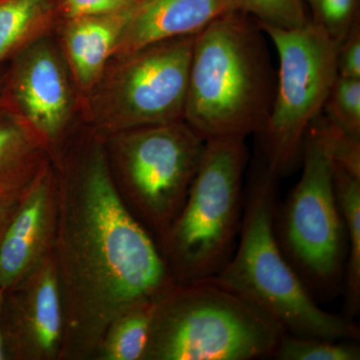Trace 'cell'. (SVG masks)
Instances as JSON below:
<instances>
[{
    "label": "cell",
    "instance_id": "cell-6",
    "mask_svg": "<svg viewBox=\"0 0 360 360\" xmlns=\"http://www.w3.org/2000/svg\"><path fill=\"white\" fill-rule=\"evenodd\" d=\"M302 176L277 205L279 248L317 302L343 293L347 233L336 200L328 125L319 116L305 136Z\"/></svg>",
    "mask_w": 360,
    "mask_h": 360
},
{
    "label": "cell",
    "instance_id": "cell-21",
    "mask_svg": "<svg viewBox=\"0 0 360 360\" xmlns=\"http://www.w3.org/2000/svg\"><path fill=\"white\" fill-rule=\"evenodd\" d=\"M234 11L248 14L258 25L283 30L303 27L310 22L303 0H231Z\"/></svg>",
    "mask_w": 360,
    "mask_h": 360
},
{
    "label": "cell",
    "instance_id": "cell-18",
    "mask_svg": "<svg viewBox=\"0 0 360 360\" xmlns=\"http://www.w3.org/2000/svg\"><path fill=\"white\" fill-rule=\"evenodd\" d=\"M156 300V302H158ZM156 302L137 305L115 319L106 331L104 359L136 360L143 359L150 336Z\"/></svg>",
    "mask_w": 360,
    "mask_h": 360
},
{
    "label": "cell",
    "instance_id": "cell-7",
    "mask_svg": "<svg viewBox=\"0 0 360 360\" xmlns=\"http://www.w3.org/2000/svg\"><path fill=\"white\" fill-rule=\"evenodd\" d=\"M259 25L278 56L276 94L262 137L260 158L277 177L302 163L305 136L321 116L338 77V45L310 21L295 30Z\"/></svg>",
    "mask_w": 360,
    "mask_h": 360
},
{
    "label": "cell",
    "instance_id": "cell-14",
    "mask_svg": "<svg viewBox=\"0 0 360 360\" xmlns=\"http://www.w3.org/2000/svg\"><path fill=\"white\" fill-rule=\"evenodd\" d=\"M131 9L108 15L59 21V49L79 103L98 84L115 56Z\"/></svg>",
    "mask_w": 360,
    "mask_h": 360
},
{
    "label": "cell",
    "instance_id": "cell-22",
    "mask_svg": "<svg viewBox=\"0 0 360 360\" xmlns=\"http://www.w3.org/2000/svg\"><path fill=\"white\" fill-rule=\"evenodd\" d=\"M309 4L310 21L336 44L359 20V0H305Z\"/></svg>",
    "mask_w": 360,
    "mask_h": 360
},
{
    "label": "cell",
    "instance_id": "cell-12",
    "mask_svg": "<svg viewBox=\"0 0 360 360\" xmlns=\"http://www.w3.org/2000/svg\"><path fill=\"white\" fill-rule=\"evenodd\" d=\"M25 283V290L14 300L13 321L6 324L2 335L21 354L52 356L63 328V298L54 262L40 265Z\"/></svg>",
    "mask_w": 360,
    "mask_h": 360
},
{
    "label": "cell",
    "instance_id": "cell-8",
    "mask_svg": "<svg viewBox=\"0 0 360 360\" xmlns=\"http://www.w3.org/2000/svg\"><path fill=\"white\" fill-rule=\"evenodd\" d=\"M195 35L111 59L98 84L79 103L90 124L115 135L184 120Z\"/></svg>",
    "mask_w": 360,
    "mask_h": 360
},
{
    "label": "cell",
    "instance_id": "cell-13",
    "mask_svg": "<svg viewBox=\"0 0 360 360\" xmlns=\"http://www.w3.org/2000/svg\"><path fill=\"white\" fill-rule=\"evenodd\" d=\"M229 11H236L231 0H139L113 58L165 40L198 34Z\"/></svg>",
    "mask_w": 360,
    "mask_h": 360
},
{
    "label": "cell",
    "instance_id": "cell-25",
    "mask_svg": "<svg viewBox=\"0 0 360 360\" xmlns=\"http://www.w3.org/2000/svg\"><path fill=\"white\" fill-rule=\"evenodd\" d=\"M336 68L338 77L360 78V18L338 44Z\"/></svg>",
    "mask_w": 360,
    "mask_h": 360
},
{
    "label": "cell",
    "instance_id": "cell-11",
    "mask_svg": "<svg viewBox=\"0 0 360 360\" xmlns=\"http://www.w3.org/2000/svg\"><path fill=\"white\" fill-rule=\"evenodd\" d=\"M53 177L41 165L28 182L0 240V290L25 281L41 257L51 224Z\"/></svg>",
    "mask_w": 360,
    "mask_h": 360
},
{
    "label": "cell",
    "instance_id": "cell-20",
    "mask_svg": "<svg viewBox=\"0 0 360 360\" xmlns=\"http://www.w3.org/2000/svg\"><path fill=\"white\" fill-rule=\"evenodd\" d=\"M322 112L341 131L360 139V78L338 75Z\"/></svg>",
    "mask_w": 360,
    "mask_h": 360
},
{
    "label": "cell",
    "instance_id": "cell-3",
    "mask_svg": "<svg viewBox=\"0 0 360 360\" xmlns=\"http://www.w3.org/2000/svg\"><path fill=\"white\" fill-rule=\"evenodd\" d=\"M278 179L262 158L255 163L245 188L238 245L227 264L208 279L245 298L285 333L359 340L356 323L322 309L279 248L274 231Z\"/></svg>",
    "mask_w": 360,
    "mask_h": 360
},
{
    "label": "cell",
    "instance_id": "cell-2",
    "mask_svg": "<svg viewBox=\"0 0 360 360\" xmlns=\"http://www.w3.org/2000/svg\"><path fill=\"white\" fill-rule=\"evenodd\" d=\"M276 85L264 32L229 11L195 35L184 120L205 141L260 134Z\"/></svg>",
    "mask_w": 360,
    "mask_h": 360
},
{
    "label": "cell",
    "instance_id": "cell-27",
    "mask_svg": "<svg viewBox=\"0 0 360 360\" xmlns=\"http://www.w3.org/2000/svg\"><path fill=\"white\" fill-rule=\"evenodd\" d=\"M4 291L0 290V360L4 359V356H6V354H4V335H2V328H1V314H2V307H4Z\"/></svg>",
    "mask_w": 360,
    "mask_h": 360
},
{
    "label": "cell",
    "instance_id": "cell-4",
    "mask_svg": "<svg viewBox=\"0 0 360 360\" xmlns=\"http://www.w3.org/2000/svg\"><path fill=\"white\" fill-rule=\"evenodd\" d=\"M283 328L210 279L174 284L155 303L144 359H272Z\"/></svg>",
    "mask_w": 360,
    "mask_h": 360
},
{
    "label": "cell",
    "instance_id": "cell-10",
    "mask_svg": "<svg viewBox=\"0 0 360 360\" xmlns=\"http://www.w3.org/2000/svg\"><path fill=\"white\" fill-rule=\"evenodd\" d=\"M11 104L45 146L65 134L79 103L60 49L51 35L16 54Z\"/></svg>",
    "mask_w": 360,
    "mask_h": 360
},
{
    "label": "cell",
    "instance_id": "cell-15",
    "mask_svg": "<svg viewBox=\"0 0 360 360\" xmlns=\"http://www.w3.org/2000/svg\"><path fill=\"white\" fill-rule=\"evenodd\" d=\"M44 148L11 103L0 108V191L25 187L42 165Z\"/></svg>",
    "mask_w": 360,
    "mask_h": 360
},
{
    "label": "cell",
    "instance_id": "cell-16",
    "mask_svg": "<svg viewBox=\"0 0 360 360\" xmlns=\"http://www.w3.org/2000/svg\"><path fill=\"white\" fill-rule=\"evenodd\" d=\"M58 22L56 0H0V61L49 37Z\"/></svg>",
    "mask_w": 360,
    "mask_h": 360
},
{
    "label": "cell",
    "instance_id": "cell-17",
    "mask_svg": "<svg viewBox=\"0 0 360 360\" xmlns=\"http://www.w3.org/2000/svg\"><path fill=\"white\" fill-rule=\"evenodd\" d=\"M333 184L347 241L343 281L345 316L354 319L360 310V176L333 163Z\"/></svg>",
    "mask_w": 360,
    "mask_h": 360
},
{
    "label": "cell",
    "instance_id": "cell-9",
    "mask_svg": "<svg viewBox=\"0 0 360 360\" xmlns=\"http://www.w3.org/2000/svg\"><path fill=\"white\" fill-rule=\"evenodd\" d=\"M115 136L127 193L144 220L163 236L186 200L206 141L184 120Z\"/></svg>",
    "mask_w": 360,
    "mask_h": 360
},
{
    "label": "cell",
    "instance_id": "cell-5",
    "mask_svg": "<svg viewBox=\"0 0 360 360\" xmlns=\"http://www.w3.org/2000/svg\"><path fill=\"white\" fill-rule=\"evenodd\" d=\"M248 162L245 139L206 141L186 200L162 236V257L175 284L210 278L231 259L243 217Z\"/></svg>",
    "mask_w": 360,
    "mask_h": 360
},
{
    "label": "cell",
    "instance_id": "cell-19",
    "mask_svg": "<svg viewBox=\"0 0 360 360\" xmlns=\"http://www.w3.org/2000/svg\"><path fill=\"white\" fill-rule=\"evenodd\" d=\"M272 359L277 360H359L360 347L354 340L297 336L284 333Z\"/></svg>",
    "mask_w": 360,
    "mask_h": 360
},
{
    "label": "cell",
    "instance_id": "cell-24",
    "mask_svg": "<svg viewBox=\"0 0 360 360\" xmlns=\"http://www.w3.org/2000/svg\"><path fill=\"white\" fill-rule=\"evenodd\" d=\"M326 122L333 163L350 174L360 176V139L345 134L326 120Z\"/></svg>",
    "mask_w": 360,
    "mask_h": 360
},
{
    "label": "cell",
    "instance_id": "cell-1",
    "mask_svg": "<svg viewBox=\"0 0 360 360\" xmlns=\"http://www.w3.org/2000/svg\"><path fill=\"white\" fill-rule=\"evenodd\" d=\"M56 264L71 331L101 340L117 317L174 285L161 251L115 186L103 146L94 144L59 187Z\"/></svg>",
    "mask_w": 360,
    "mask_h": 360
},
{
    "label": "cell",
    "instance_id": "cell-26",
    "mask_svg": "<svg viewBox=\"0 0 360 360\" xmlns=\"http://www.w3.org/2000/svg\"><path fill=\"white\" fill-rule=\"evenodd\" d=\"M26 186L21 187V188L0 191V240H1L2 236H4L7 225L13 217L14 212L18 208L21 195H22Z\"/></svg>",
    "mask_w": 360,
    "mask_h": 360
},
{
    "label": "cell",
    "instance_id": "cell-23",
    "mask_svg": "<svg viewBox=\"0 0 360 360\" xmlns=\"http://www.w3.org/2000/svg\"><path fill=\"white\" fill-rule=\"evenodd\" d=\"M139 0H56L59 21L130 11Z\"/></svg>",
    "mask_w": 360,
    "mask_h": 360
}]
</instances>
